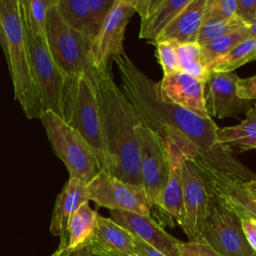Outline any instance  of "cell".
I'll use <instances>...</instances> for the list:
<instances>
[{
	"mask_svg": "<svg viewBox=\"0 0 256 256\" xmlns=\"http://www.w3.org/2000/svg\"><path fill=\"white\" fill-rule=\"evenodd\" d=\"M112 61L118 67L122 91L144 125L163 140L176 144L188 157L241 180H256L255 172L218 145L219 127L213 119H202L165 100L159 92L158 82L143 73L126 53Z\"/></svg>",
	"mask_w": 256,
	"mask_h": 256,
	"instance_id": "obj_1",
	"label": "cell"
},
{
	"mask_svg": "<svg viewBox=\"0 0 256 256\" xmlns=\"http://www.w3.org/2000/svg\"><path fill=\"white\" fill-rule=\"evenodd\" d=\"M110 175L130 184L140 183V156L135 134L142 123L113 78L111 65L96 68L93 77Z\"/></svg>",
	"mask_w": 256,
	"mask_h": 256,
	"instance_id": "obj_2",
	"label": "cell"
},
{
	"mask_svg": "<svg viewBox=\"0 0 256 256\" xmlns=\"http://www.w3.org/2000/svg\"><path fill=\"white\" fill-rule=\"evenodd\" d=\"M0 14L7 39L6 61L15 99L28 119L40 118L44 109L28 47L21 0H0Z\"/></svg>",
	"mask_w": 256,
	"mask_h": 256,
	"instance_id": "obj_3",
	"label": "cell"
},
{
	"mask_svg": "<svg viewBox=\"0 0 256 256\" xmlns=\"http://www.w3.org/2000/svg\"><path fill=\"white\" fill-rule=\"evenodd\" d=\"M62 119L74 128L94 152L101 171L107 170L98 101L94 82L84 74L66 77L62 94Z\"/></svg>",
	"mask_w": 256,
	"mask_h": 256,
	"instance_id": "obj_4",
	"label": "cell"
},
{
	"mask_svg": "<svg viewBox=\"0 0 256 256\" xmlns=\"http://www.w3.org/2000/svg\"><path fill=\"white\" fill-rule=\"evenodd\" d=\"M39 119L53 153L64 163L69 178L88 184L101 170L94 152L84 138L50 110L44 111Z\"/></svg>",
	"mask_w": 256,
	"mask_h": 256,
	"instance_id": "obj_5",
	"label": "cell"
},
{
	"mask_svg": "<svg viewBox=\"0 0 256 256\" xmlns=\"http://www.w3.org/2000/svg\"><path fill=\"white\" fill-rule=\"evenodd\" d=\"M46 42L65 78L84 74L93 81L96 68L91 56L92 41L64 21L57 9V4L48 14Z\"/></svg>",
	"mask_w": 256,
	"mask_h": 256,
	"instance_id": "obj_6",
	"label": "cell"
},
{
	"mask_svg": "<svg viewBox=\"0 0 256 256\" xmlns=\"http://www.w3.org/2000/svg\"><path fill=\"white\" fill-rule=\"evenodd\" d=\"M202 238L220 256H256L243 232L240 218L211 195Z\"/></svg>",
	"mask_w": 256,
	"mask_h": 256,
	"instance_id": "obj_7",
	"label": "cell"
},
{
	"mask_svg": "<svg viewBox=\"0 0 256 256\" xmlns=\"http://www.w3.org/2000/svg\"><path fill=\"white\" fill-rule=\"evenodd\" d=\"M140 156V183L151 210L157 206L169 175V160L161 136L141 123L135 130Z\"/></svg>",
	"mask_w": 256,
	"mask_h": 256,
	"instance_id": "obj_8",
	"label": "cell"
},
{
	"mask_svg": "<svg viewBox=\"0 0 256 256\" xmlns=\"http://www.w3.org/2000/svg\"><path fill=\"white\" fill-rule=\"evenodd\" d=\"M23 18L32 65L41 92L43 109L44 111L50 110L62 118V94L65 77L53 59L46 39L35 32L27 22L24 12Z\"/></svg>",
	"mask_w": 256,
	"mask_h": 256,
	"instance_id": "obj_9",
	"label": "cell"
},
{
	"mask_svg": "<svg viewBox=\"0 0 256 256\" xmlns=\"http://www.w3.org/2000/svg\"><path fill=\"white\" fill-rule=\"evenodd\" d=\"M87 192L89 201L98 207L151 216V206L141 184H130L100 171L87 184Z\"/></svg>",
	"mask_w": 256,
	"mask_h": 256,
	"instance_id": "obj_10",
	"label": "cell"
},
{
	"mask_svg": "<svg viewBox=\"0 0 256 256\" xmlns=\"http://www.w3.org/2000/svg\"><path fill=\"white\" fill-rule=\"evenodd\" d=\"M135 13L131 0H115L91 43V56L95 68L111 65L113 58L125 53V32Z\"/></svg>",
	"mask_w": 256,
	"mask_h": 256,
	"instance_id": "obj_11",
	"label": "cell"
},
{
	"mask_svg": "<svg viewBox=\"0 0 256 256\" xmlns=\"http://www.w3.org/2000/svg\"><path fill=\"white\" fill-rule=\"evenodd\" d=\"M183 213L181 228L189 241L202 239V230L207 215L210 195L193 158L184 155L182 168Z\"/></svg>",
	"mask_w": 256,
	"mask_h": 256,
	"instance_id": "obj_12",
	"label": "cell"
},
{
	"mask_svg": "<svg viewBox=\"0 0 256 256\" xmlns=\"http://www.w3.org/2000/svg\"><path fill=\"white\" fill-rule=\"evenodd\" d=\"M194 159V158H193ZM208 193L241 219L256 221V200L243 188L242 180L194 159Z\"/></svg>",
	"mask_w": 256,
	"mask_h": 256,
	"instance_id": "obj_13",
	"label": "cell"
},
{
	"mask_svg": "<svg viewBox=\"0 0 256 256\" xmlns=\"http://www.w3.org/2000/svg\"><path fill=\"white\" fill-rule=\"evenodd\" d=\"M240 77L235 72H210L206 81V105L211 117L224 119L247 114L253 109L255 101L243 99L237 93V82Z\"/></svg>",
	"mask_w": 256,
	"mask_h": 256,
	"instance_id": "obj_14",
	"label": "cell"
},
{
	"mask_svg": "<svg viewBox=\"0 0 256 256\" xmlns=\"http://www.w3.org/2000/svg\"><path fill=\"white\" fill-rule=\"evenodd\" d=\"M169 160V175L162 191L160 200L154 210L159 225L174 227L180 226L183 213V189L181 168L184 154L179 147L169 140H163ZM151 210V212H152Z\"/></svg>",
	"mask_w": 256,
	"mask_h": 256,
	"instance_id": "obj_15",
	"label": "cell"
},
{
	"mask_svg": "<svg viewBox=\"0 0 256 256\" xmlns=\"http://www.w3.org/2000/svg\"><path fill=\"white\" fill-rule=\"evenodd\" d=\"M205 86L206 83L203 81L182 71L163 75L161 81L158 82L159 92L165 100L202 119L212 120L206 105Z\"/></svg>",
	"mask_w": 256,
	"mask_h": 256,
	"instance_id": "obj_16",
	"label": "cell"
},
{
	"mask_svg": "<svg viewBox=\"0 0 256 256\" xmlns=\"http://www.w3.org/2000/svg\"><path fill=\"white\" fill-rule=\"evenodd\" d=\"M110 218L124 227L132 235L146 242L167 256H179V240L171 236L151 216H144L129 211L109 210Z\"/></svg>",
	"mask_w": 256,
	"mask_h": 256,
	"instance_id": "obj_17",
	"label": "cell"
},
{
	"mask_svg": "<svg viewBox=\"0 0 256 256\" xmlns=\"http://www.w3.org/2000/svg\"><path fill=\"white\" fill-rule=\"evenodd\" d=\"M191 0H131L140 15L139 38L154 43Z\"/></svg>",
	"mask_w": 256,
	"mask_h": 256,
	"instance_id": "obj_18",
	"label": "cell"
},
{
	"mask_svg": "<svg viewBox=\"0 0 256 256\" xmlns=\"http://www.w3.org/2000/svg\"><path fill=\"white\" fill-rule=\"evenodd\" d=\"M93 255L103 252H114L128 256H135L134 235L110 217L97 216V224L88 245Z\"/></svg>",
	"mask_w": 256,
	"mask_h": 256,
	"instance_id": "obj_19",
	"label": "cell"
},
{
	"mask_svg": "<svg viewBox=\"0 0 256 256\" xmlns=\"http://www.w3.org/2000/svg\"><path fill=\"white\" fill-rule=\"evenodd\" d=\"M88 201L87 184L79 179L69 178L55 201L49 228L51 234L59 236L62 241L70 217L84 202Z\"/></svg>",
	"mask_w": 256,
	"mask_h": 256,
	"instance_id": "obj_20",
	"label": "cell"
},
{
	"mask_svg": "<svg viewBox=\"0 0 256 256\" xmlns=\"http://www.w3.org/2000/svg\"><path fill=\"white\" fill-rule=\"evenodd\" d=\"M207 1L208 0H191L164 29L153 44L163 41L176 44L196 42L203 22Z\"/></svg>",
	"mask_w": 256,
	"mask_h": 256,
	"instance_id": "obj_21",
	"label": "cell"
},
{
	"mask_svg": "<svg viewBox=\"0 0 256 256\" xmlns=\"http://www.w3.org/2000/svg\"><path fill=\"white\" fill-rule=\"evenodd\" d=\"M217 143L233 156L256 149V110L254 107L239 124L218 128Z\"/></svg>",
	"mask_w": 256,
	"mask_h": 256,
	"instance_id": "obj_22",
	"label": "cell"
},
{
	"mask_svg": "<svg viewBox=\"0 0 256 256\" xmlns=\"http://www.w3.org/2000/svg\"><path fill=\"white\" fill-rule=\"evenodd\" d=\"M98 212L93 210L89 201L84 202L70 217L65 237L59 245L65 246L67 251H74L88 245L94 234Z\"/></svg>",
	"mask_w": 256,
	"mask_h": 256,
	"instance_id": "obj_23",
	"label": "cell"
},
{
	"mask_svg": "<svg viewBox=\"0 0 256 256\" xmlns=\"http://www.w3.org/2000/svg\"><path fill=\"white\" fill-rule=\"evenodd\" d=\"M57 9L64 21L74 30L91 41L97 35L101 26L92 15L86 0H58Z\"/></svg>",
	"mask_w": 256,
	"mask_h": 256,
	"instance_id": "obj_24",
	"label": "cell"
},
{
	"mask_svg": "<svg viewBox=\"0 0 256 256\" xmlns=\"http://www.w3.org/2000/svg\"><path fill=\"white\" fill-rule=\"evenodd\" d=\"M256 59V40L252 37L237 45L225 55L219 57L208 66L209 72L229 73L234 72L248 62Z\"/></svg>",
	"mask_w": 256,
	"mask_h": 256,
	"instance_id": "obj_25",
	"label": "cell"
},
{
	"mask_svg": "<svg viewBox=\"0 0 256 256\" xmlns=\"http://www.w3.org/2000/svg\"><path fill=\"white\" fill-rule=\"evenodd\" d=\"M248 38H250L249 28L248 26H245L222 37L214 39L206 44L200 45L201 59L203 65L208 68V66L213 61L225 55Z\"/></svg>",
	"mask_w": 256,
	"mask_h": 256,
	"instance_id": "obj_26",
	"label": "cell"
},
{
	"mask_svg": "<svg viewBox=\"0 0 256 256\" xmlns=\"http://www.w3.org/2000/svg\"><path fill=\"white\" fill-rule=\"evenodd\" d=\"M175 48L180 71L206 83L210 72L202 63L200 45L197 42L175 43Z\"/></svg>",
	"mask_w": 256,
	"mask_h": 256,
	"instance_id": "obj_27",
	"label": "cell"
},
{
	"mask_svg": "<svg viewBox=\"0 0 256 256\" xmlns=\"http://www.w3.org/2000/svg\"><path fill=\"white\" fill-rule=\"evenodd\" d=\"M58 0H21L24 16L31 27L46 39V23L49 11Z\"/></svg>",
	"mask_w": 256,
	"mask_h": 256,
	"instance_id": "obj_28",
	"label": "cell"
},
{
	"mask_svg": "<svg viewBox=\"0 0 256 256\" xmlns=\"http://www.w3.org/2000/svg\"><path fill=\"white\" fill-rule=\"evenodd\" d=\"M245 26L247 25L236 16L226 20H206L202 22L196 42L199 45H203Z\"/></svg>",
	"mask_w": 256,
	"mask_h": 256,
	"instance_id": "obj_29",
	"label": "cell"
},
{
	"mask_svg": "<svg viewBox=\"0 0 256 256\" xmlns=\"http://www.w3.org/2000/svg\"><path fill=\"white\" fill-rule=\"evenodd\" d=\"M156 46V54L159 64L162 67L163 75H169L175 72H179V64L176 55L175 43L163 41L154 44Z\"/></svg>",
	"mask_w": 256,
	"mask_h": 256,
	"instance_id": "obj_30",
	"label": "cell"
},
{
	"mask_svg": "<svg viewBox=\"0 0 256 256\" xmlns=\"http://www.w3.org/2000/svg\"><path fill=\"white\" fill-rule=\"evenodd\" d=\"M236 0H208L203 15L206 20H226L235 17Z\"/></svg>",
	"mask_w": 256,
	"mask_h": 256,
	"instance_id": "obj_31",
	"label": "cell"
},
{
	"mask_svg": "<svg viewBox=\"0 0 256 256\" xmlns=\"http://www.w3.org/2000/svg\"><path fill=\"white\" fill-rule=\"evenodd\" d=\"M179 256H220L203 238L195 241H181L177 245Z\"/></svg>",
	"mask_w": 256,
	"mask_h": 256,
	"instance_id": "obj_32",
	"label": "cell"
},
{
	"mask_svg": "<svg viewBox=\"0 0 256 256\" xmlns=\"http://www.w3.org/2000/svg\"><path fill=\"white\" fill-rule=\"evenodd\" d=\"M235 16L249 26L256 18V0H236Z\"/></svg>",
	"mask_w": 256,
	"mask_h": 256,
	"instance_id": "obj_33",
	"label": "cell"
},
{
	"mask_svg": "<svg viewBox=\"0 0 256 256\" xmlns=\"http://www.w3.org/2000/svg\"><path fill=\"white\" fill-rule=\"evenodd\" d=\"M87 5L97 23L102 26L104 20L109 14L115 0H86Z\"/></svg>",
	"mask_w": 256,
	"mask_h": 256,
	"instance_id": "obj_34",
	"label": "cell"
},
{
	"mask_svg": "<svg viewBox=\"0 0 256 256\" xmlns=\"http://www.w3.org/2000/svg\"><path fill=\"white\" fill-rule=\"evenodd\" d=\"M237 93L243 99L256 102V75L240 78L237 82Z\"/></svg>",
	"mask_w": 256,
	"mask_h": 256,
	"instance_id": "obj_35",
	"label": "cell"
},
{
	"mask_svg": "<svg viewBox=\"0 0 256 256\" xmlns=\"http://www.w3.org/2000/svg\"><path fill=\"white\" fill-rule=\"evenodd\" d=\"M134 253L135 256H167L159 250L153 248L146 242L134 236Z\"/></svg>",
	"mask_w": 256,
	"mask_h": 256,
	"instance_id": "obj_36",
	"label": "cell"
},
{
	"mask_svg": "<svg viewBox=\"0 0 256 256\" xmlns=\"http://www.w3.org/2000/svg\"><path fill=\"white\" fill-rule=\"evenodd\" d=\"M241 226L246 239L256 254V221L253 219H241Z\"/></svg>",
	"mask_w": 256,
	"mask_h": 256,
	"instance_id": "obj_37",
	"label": "cell"
},
{
	"mask_svg": "<svg viewBox=\"0 0 256 256\" xmlns=\"http://www.w3.org/2000/svg\"><path fill=\"white\" fill-rule=\"evenodd\" d=\"M242 186L245 189V191L254 200H256V180H242Z\"/></svg>",
	"mask_w": 256,
	"mask_h": 256,
	"instance_id": "obj_38",
	"label": "cell"
},
{
	"mask_svg": "<svg viewBox=\"0 0 256 256\" xmlns=\"http://www.w3.org/2000/svg\"><path fill=\"white\" fill-rule=\"evenodd\" d=\"M62 256H93L91 250L88 246H85L83 248L74 250V251H67L65 250Z\"/></svg>",
	"mask_w": 256,
	"mask_h": 256,
	"instance_id": "obj_39",
	"label": "cell"
},
{
	"mask_svg": "<svg viewBox=\"0 0 256 256\" xmlns=\"http://www.w3.org/2000/svg\"><path fill=\"white\" fill-rule=\"evenodd\" d=\"M0 46L3 50V53L7 59L8 56V46H7V39H6V34H5V30H4V26H3V22H2V18H1V14H0Z\"/></svg>",
	"mask_w": 256,
	"mask_h": 256,
	"instance_id": "obj_40",
	"label": "cell"
},
{
	"mask_svg": "<svg viewBox=\"0 0 256 256\" xmlns=\"http://www.w3.org/2000/svg\"><path fill=\"white\" fill-rule=\"evenodd\" d=\"M249 28V33H250V37L254 38L256 40V18L254 19V21L248 26ZM256 61V59H255Z\"/></svg>",
	"mask_w": 256,
	"mask_h": 256,
	"instance_id": "obj_41",
	"label": "cell"
},
{
	"mask_svg": "<svg viewBox=\"0 0 256 256\" xmlns=\"http://www.w3.org/2000/svg\"><path fill=\"white\" fill-rule=\"evenodd\" d=\"M66 250V247L65 246H62V245H59L58 248L53 252V254H51L50 256H62V254L64 253V251Z\"/></svg>",
	"mask_w": 256,
	"mask_h": 256,
	"instance_id": "obj_42",
	"label": "cell"
},
{
	"mask_svg": "<svg viewBox=\"0 0 256 256\" xmlns=\"http://www.w3.org/2000/svg\"><path fill=\"white\" fill-rule=\"evenodd\" d=\"M96 256H128V255H124V254H119V253H114V252H103L100 253Z\"/></svg>",
	"mask_w": 256,
	"mask_h": 256,
	"instance_id": "obj_43",
	"label": "cell"
},
{
	"mask_svg": "<svg viewBox=\"0 0 256 256\" xmlns=\"http://www.w3.org/2000/svg\"><path fill=\"white\" fill-rule=\"evenodd\" d=\"M254 109L256 110V102H255V104H254Z\"/></svg>",
	"mask_w": 256,
	"mask_h": 256,
	"instance_id": "obj_44",
	"label": "cell"
},
{
	"mask_svg": "<svg viewBox=\"0 0 256 256\" xmlns=\"http://www.w3.org/2000/svg\"><path fill=\"white\" fill-rule=\"evenodd\" d=\"M93 256H96V255H93Z\"/></svg>",
	"mask_w": 256,
	"mask_h": 256,
	"instance_id": "obj_45",
	"label": "cell"
}]
</instances>
